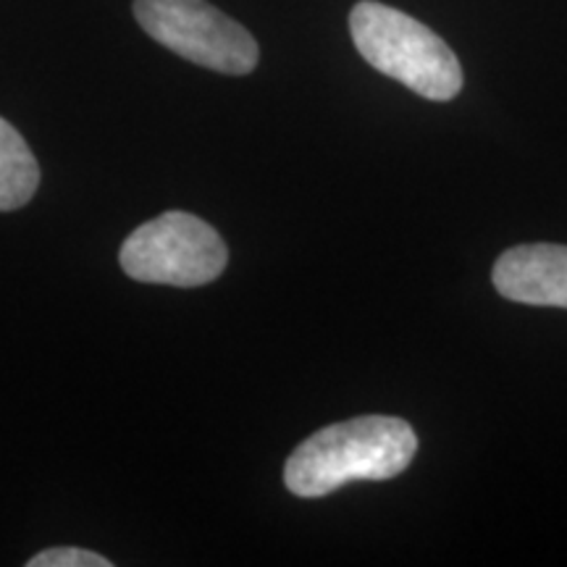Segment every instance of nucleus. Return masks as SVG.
I'll return each mask as SVG.
<instances>
[{"mask_svg": "<svg viewBox=\"0 0 567 567\" xmlns=\"http://www.w3.org/2000/svg\"><path fill=\"white\" fill-rule=\"evenodd\" d=\"M417 452L413 425L392 415H363L308 436L284 465V484L316 499L352 481H389L408 471Z\"/></svg>", "mask_w": 567, "mask_h": 567, "instance_id": "1", "label": "nucleus"}, {"mask_svg": "<svg viewBox=\"0 0 567 567\" xmlns=\"http://www.w3.org/2000/svg\"><path fill=\"white\" fill-rule=\"evenodd\" d=\"M358 53L375 71L429 101H452L463 90V66L452 48L421 21L392 6L360 0L350 13Z\"/></svg>", "mask_w": 567, "mask_h": 567, "instance_id": "2", "label": "nucleus"}, {"mask_svg": "<svg viewBox=\"0 0 567 567\" xmlns=\"http://www.w3.org/2000/svg\"><path fill=\"white\" fill-rule=\"evenodd\" d=\"M118 264L130 279L142 284L203 287L224 274L229 250L221 234L203 218L168 210L126 237Z\"/></svg>", "mask_w": 567, "mask_h": 567, "instance_id": "3", "label": "nucleus"}, {"mask_svg": "<svg viewBox=\"0 0 567 567\" xmlns=\"http://www.w3.org/2000/svg\"><path fill=\"white\" fill-rule=\"evenodd\" d=\"M134 17L163 48L218 74L245 76L260 61L252 34L208 0H134Z\"/></svg>", "mask_w": 567, "mask_h": 567, "instance_id": "4", "label": "nucleus"}, {"mask_svg": "<svg viewBox=\"0 0 567 567\" xmlns=\"http://www.w3.org/2000/svg\"><path fill=\"white\" fill-rule=\"evenodd\" d=\"M492 281L505 300L567 310V245H517L496 258Z\"/></svg>", "mask_w": 567, "mask_h": 567, "instance_id": "5", "label": "nucleus"}, {"mask_svg": "<svg viewBox=\"0 0 567 567\" xmlns=\"http://www.w3.org/2000/svg\"><path fill=\"white\" fill-rule=\"evenodd\" d=\"M40 166L17 126L0 118V210L24 208L38 193Z\"/></svg>", "mask_w": 567, "mask_h": 567, "instance_id": "6", "label": "nucleus"}, {"mask_svg": "<svg viewBox=\"0 0 567 567\" xmlns=\"http://www.w3.org/2000/svg\"><path fill=\"white\" fill-rule=\"evenodd\" d=\"M109 557L95 555L90 549L80 547H55L45 549L32 559H27V567H111Z\"/></svg>", "mask_w": 567, "mask_h": 567, "instance_id": "7", "label": "nucleus"}]
</instances>
